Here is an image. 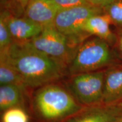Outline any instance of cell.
Returning <instances> with one entry per match:
<instances>
[{
    "instance_id": "obj_1",
    "label": "cell",
    "mask_w": 122,
    "mask_h": 122,
    "mask_svg": "<svg viewBox=\"0 0 122 122\" xmlns=\"http://www.w3.org/2000/svg\"><path fill=\"white\" fill-rule=\"evenodd\" d=\"M0 52L6 54L30 91L67 77L65 66L36 49L30 41H14L7 50Z\"/></svg>"
},
{
    "instance_id": "obj_2",
    "label": "cell",
    "mask_w": 122,
    "mask_h": 122,
    "mask_svg": "<svg viewBox=\"0 0 122 122\" xmlns=\"http://www.w3.org/2000/svg\"><path fill=\"white\" fill-rule=\"evenodd\" d=\"M85 107L75 98L62 80L32 91L28 111L30 122H64Z\"/></svg>"
},
{
    "instance_id": "obj_3",
    "label": "cell",
    "mask_w": 122,
    "mask_h": 122,
    "mask_svg": "<svg viewBox=\"0 0 122 122\" xmlns=\"http://www.w3.org/2000/svg\"><path fill=\"white\" fill-rule=\"evenodd\" d=\"M109 44L100 38L87 39L81 44L67 68V76L100 71L111 65L113 54Z\"/></svg>"
},
{
    "instance_id": "obj_4",
    "label": "cell",
    "mask_w": 122,
    "mask_h": 122,
    "mask_svg": "<svg viewBox=\"0 0 122 122\" xmlns=\"http://www.w3.org/2000/svg\"><path fill=\"white\" fill-rule=\"evenodd\" d=\"M103 13V9L92 4L62 9L56 15L54 25L74 46L78 48L90 36L83 30L85 21L93 15Z\"/></svg>"
},
{
    "instance_id": "obj_5",
    "label": "cell",
    "mask_w": 122,
    "mask_h": 122,
    "mask_svg": "<svg viewBox=\"0 0 122 122\" xmlns=\"http://www.w3.org/2000/svg\"><path fill=\"white\" fill-rule=\"evenodd\" d=\"M106 71L81 73L67 76L66 85L75 98L84 106L102 103Z\"/></svg>"
},
{
    "instance_id": "obj_6",
    "label": "cell",
    "mask_w": 122,
    "mask_h": 122,
    "mask_svg": "<svg viewBox=\"0 0 122 122\" xmlns=\"http://www.w3.org/2000/svg\"><path fill=\"white\" fill-rule=\"evenodd\" d=\"M34 48L58 61L67 68L77 49L54 24L44 27L40 34L30 40Z\"/></svg>"
},
{
    "instance_id": "obj_7",
    "label": "cell",
    "mask_w": 122,
    "mask_h": 122,
    "mask_svg": "<svg viewBox=\"0 0 122 122\" xmlns=\"http://www.w3.org/2000/svg\"><path fill=\"white\" fill-rule=\"evenodd\" d=\"M122 118V108L114 105L85 106L64 122H114Z\"/></svg>"
},
{
    "instance_id": "obj_8",
    "label": "cell",
    "mask_w": 122,
    "mask_h": 122,
    "mask_svg": "<svg viewBox=\"0 0 122 122\" xmlns=\"http://www.w3.org/2000/svg\"><path fill=\"white\" fill-rule=\"evenodd\" d=\"M4 15L14 41H27L40 34L44 27L27 18L14 16L6 10L1 11Z\"/></svg>"
},
{
    "instance_id": "obj_9",
    "label": "cell",
    "mask_w": 122,
    "mask_h": 122,
    "mask_svg": "<svg viewBox=\"0 0 122 122\" xmlns=\"http://www.w3.org/2000/svg\"><path fill=\"white\" fill-rule=\"evenodd\" d=\"M59 10L52 0H29L24 16L44 27L54 24Z\"/></svg>"
},
{
    "instance_id": "obj_10",
    "label": "cell",
    "mask_w": 122,
    "mask_h": 122,
    "mask_svg": "<svg viewBox=\"0 0 122 122\" xmlns=\"http://www.w3.org/2000/svg\"><path fill=\"white\" fill-rule=\"evenodd\" d=\"M112 23L109 16L105 13L93 15L85 21L83 31L90 36H94L112 45L118 40L116 35L110 29Z\"/></svg>"
},
{
    "instance_id": "obj_11",
    "label": "cell",
    "mask_w": 122,
    "mask_h": 122,
    "mask_svg": "<svg viewBox=\"0 0 122 122\" xmlns=\"http://www.w3.org/2000/svg\"><path fill=\"white\" fill-rule=\"evenodd\" d=\"M31 92L18 85L4 84L0 86L1 112L14 107H22L28 111L29 97Z\"/></svg>"
},
{
    "instance_id": "obj_12",
    "label": "cell",
    "mask_w": 122,
    "mask_h": 122,
    "mask_svg": "<svg viewBox=\"0 0 122 122\" xmlns=\"http://www.w3.org/2000/svg\"><path fill=\"white\" fill-rule=\"evenodd\" d=\"M122 98V68L106 71L102 103L114 105Z\"/></svg>"
},
{
    "instance_id": "obj_13",
    "label": "cell",
    "mask_w": 122,
    "mask_h": 122,
    "mask_svg": "<svg viewBox=\"0 0 122 122\" xmlns=\"http://www.w3.org/2000/svg\"><path fill=\"white\" fill-rule=\"evenodd\" d=\"M18 85L27 91H30L24 83L22 77L10 62L6 54L0 52V85Z\"/></svg>"
},
{
    "instance_id": "obj_14",
    "label": "cell",
    "mask_w": 122,
    "mask_h": 122,
    "mask_svg": "<svg viewBox=\"0 0 122 122\" xmlns=\"http://www.w3.org/2000/svg\"><path fill=\"white\" fill-rule=\"evenodd\" d=\"M1 122H30L28 111L22 107H14L1 112Z\"/></svg>"
},
{
    "instance_id": "obj_15",
    "label": "cell",
    "mask_w": 122,
    "mask_h": 122,
    "mask_svg": "<svg viewBox=\"0 0 122 122\" xmlns=\"http://www.w3.org/2000/svg\"><path fill=\"white\" fill-rule=\"evenodd\" d=\"M109 16L112 24L122 30V0H114L103 9Z\"/></svg>"
},
{
    "instance_id": "obj_16",
    "label": "cell",
    "mask_w": 122,
    "mask_h": 122,
    "mask_svg": "<svg viewBox=\"0 0 122 122\" xmlns=\"http://www.w3.org/2000/svg\"><path fill=\"white\" fill-rule=\"evenodd\" d=\"M14 41L5 18L1 13L0 15V51L7 50Z\"/></svg>"
},
{
    "instance_id": "obj_17",
    "label": "cell",
    "mask_w": 122,
    "mask_h": 122,
    "mask_svg": "<svg viewBox=\"0 0 122 122\" xmlns=\"http://www.w3.org/2000/svg\"><path fill=\"white\" fill-rule=\"evenodd\" d=\"M59 10L67 9L84 5L91 4L89 0H52Z\"/></svg>"
},
{
    "instance_id": "obj_18",
    "label": "cell",
    "mask_w": 122,
    "mask_h": 122,
    "mask_svg": "<svg viewBox=\"0 0 122 122\" xmlns=\"http://www.w3.org/2000/svg\"><path fill=\"white\" fill-rule=\"evenodd\" d=\"M114 1V0H89L92 5L103 9Z\"/></svg>"
},
{
    "instance_id": "obj_19",
    "label": "cell",
    "mask_w": 122,
    "mask_h": 122,
    "mask_svg": "<svg viewBox=\"0 0 122 122\" xmlns=\"http://www.w3.org/2000/svg\"><path fill=\"white\" fill-rule=\"evenodd\" d=\"M15 1L19 3L20 5L25 10V8L26 7L27 4H28L29 0H15Z\"/></svg>"
},
{
    "instance_id": "obj_20",
    "label": "cell",
    "mask_w": 122,
    "mask_h": 122,
    "mask_svg": "<svg viewBox=\"0 0 122 122\" xmlns=\"http://www.w3.org/2000/svg\"><path fill=\"white\" fill-rule=\"evenodd\" d=\"M118 45L120 51L121 53V55L122 56V31L120 33V34L118 38Z\"/></svg>"
},
{
    "instance_id": "obj_21",
    "label": "cell",
    "mask_w": 122,
    "mask_h": 122,
    "mask_svg": "<svg viewBox=\"0 0 122 122\" xmlns=\"http://www.w3.org/2000/svg\"><path fill=\"white\" fill-rule=\"evenodd\" d=\"M12 1V0H1V4H2V3H6L8 2H10V1Z\"/></svg>"
},
{
    "instance_id": "obj_22",
    "label": "cell",
    "mask_w": 122,
    "mask_h": 122,
    "mask_svg": "<svg viewBox=\"0 0 122 122\" xmlns=\"http://www.w3.org/2000/svg\"><path fill=\"white\" fill-rule=\"evenodd\" d=\"M114 122H122V118H120V119H118V120H116V121Z\"/></svg>"
},
{
    "instance_id": "obj_23",
    "label": "cell",
    "mask_w": 122,
    "mask_h": 122,
    "mask_svg": "<svg viewBox=\"0 0 122 122\" xmlns=\"http://www.w3.org/2000/svg\"><path fill=\"white\" fill-rule=\"evenodd\" d=\"M118 106H119V107H120L122 108V101L121 102H120L119 103V104H118Z\"/></svg>"
}]
</instances>
